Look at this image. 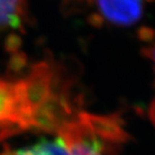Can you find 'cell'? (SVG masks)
<instances>
[{
  "label": "cell",
  "instance_id": "obj_3",
  "mask_svg": "<svg viewBox=\"0 0 155 155\" xmlns=\"http://www.w3.org/2000/svg\"><path fill=\"white\" fill-rule=\"evenodd\" d=\"M154 0H96L105 19L119 26H130L142 17L145 2Z\"/></svg>",
  "mask_w": 155,
  "mask_h": 155
},
{
  "label": "cell",
  "instance_id": "obj_2",
  "mask_svg": "<svg viewBox=\"0 0 155 155\" xmlns=\"http://www.w3.org/2000/svg\"><path fill=\"white\" fill-rule=\"evenodd\" d=\"M58 134L70 155H115L114 144L94 134L78 116L65 123Z\"/></svg>",
  "mask_w": 155,
  "mask_h": 155
},
{
  "label": "cell",
  "instance_id": "obj_8",
  "mask_svg": "<svg viewBox=\"0 0 155 155\" xmlns=\"http://www.w3.org/2000/svg\"><path fill=\"white\" fill-rule=\"evenodd\" d=\"M21 44V39L19 36L16 34H11L9 35V37L6 42V49L10 52H15L17 51V49L19 48V46Z\"/></svg>",
  "mask_w": 155,
  "mask_h": 155
},
{
  "label": "cell",
  "instance_id": "obj_6",
  "mask_svg": "<svg viewBox=\"0 0 155 155\" xmlns=\"http://www.w3.org/2000/svg\"><path fill=\"white\" fill-rule=\"evenodd\" d=\"M0 155H70L60 137L55 140H42L22 149H5Z\"/></svg>",
  "mask_w": 155,
  "mask_h": 155
},
{
  "label": "cell",
  "instance_id": "obj_4",
  "mask_svg": "<svg viewBox=\"0 0 155 155\" xmlns=\"http://www.w3.org/2000/svg\"><path fill=\"white\" fill-rule=\"evenodd\" d=\"M77 116L92 132L101 139L112 144H118L126 141L127 133L123 129L117 116H99L86 112H80Z\"/></svg>",
  "mask_w": 155,
  "mask_h": 155
},
{
  "label": "cell",
  "instance_id": "obj_7",
  "mask_svg": "<svg viewBox=\"0 0 155 155\" xmlns=\"http://www.w3.org/2000/svg\"><path fill=\"white\" fill-rule=\"evenodd\" d=\"M26 64V58L24 54L21 53H14L9 62V67L11 68L12 71H19L25 66Z\"/></svg>",
  "mask_w": 155,
  "mask_h": 155
},
{
  "label": "cell",
  "instance_id": "obj_1",
  "mask_svg": "<svg viewBox=\"0 0 155 155\" xmlns=\"http://www.w3.org/2000/svg\"><path fill=\"white\" fill-rule=\"evenodd\" d=\"M33 115L26 104L20 80L0 78V141L32 130Z\"/></svg>",
  "mask_w": 155,
  "mask_h": 155
},
{
  "label": "cell",
  "instance_id": "obj_5",
  "mask_svg": "<svg viewBox=\"0 0 155 155\" xmlns=\"http://www.w3.org/2000/svg\"><path fill=\"white\" fill-rule=\"evenodd\" d=\"M24 17V0H0V32L7 28L22 29Z\"/></svg>",
  "mask_w": 155,
  "mask_h": 155
},
{
  "label": "cell",
  "instance_id": "obj_9",
  "mask_svg": "<svg viewBox=\"0 0 155 155\" xmlns=\"http://www.w3.org/2000/svg\"><path fill=\"white\" fill-rule=\"evenodd\" d=\"M143 55L146 57L148 60L151 61V63L153 65V69H154V73H155V44L150 46V47L144 48L142 50Z\"/></svg>",
  "mask_w": 155,
  "mask_h": 155
}]
</instances>
